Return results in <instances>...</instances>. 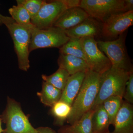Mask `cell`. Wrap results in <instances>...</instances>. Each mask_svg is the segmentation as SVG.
Instances as JSON below:
<instances>
[{
    "mask_svg": "<svg viewBox=\"0 0 133 133\" xmlns=\"http://www.w3.org/2000/svg\"><path fill=\"white\" fill-rule=\"evenodd\" d=\"M101 75L91 70L86 72L83 84L72 105L71 112L67 119L70 125L78 121L91 109L99 90Z\"/></svg>",
    "mask_w": 133,
    "mask_h": 133,
    "instance_id": "cell-1",
    "label": "cell"
},
{
    "mask_svg": "<svg viewBox=\"0 0 133 133\" xmlns=\"http://www.w3.org/2000/svg\"><path fill=\"white\" fill-rule=\"evenodd\" d=\"M130 70L112 66L101 75L99 90L91 109L102 104L110 97L118 96L123 97Z\"/></svg>",
    "mask_w": 133,
    "mask_h": 133,
    "instance_id": "cell-2",
    "label": "cell"
},
{
    "mask_svg": "<svg viewBox=\"0 0 133 133\" xmlns=\"http://www.w3.org/2000/svg\"><path fill=\"white\" fill-rule=\"evenodd\" d=\"M12 37L15 51L17 56L18 66L22 70L27 71L29 69V45L31 39L30 28L17 24L15 22L5 25Z\"/></svg>",
    "mask_w": 133,
    "mask_h": 133,
    "instance_id": "cell-3",
    "label": "cell"
},
{
    "mask_svg": "<svg viewBox=\"0 0 133 133\" xmlns=\"http://www.w3.org/2000/svg\"><path fill=\"white\" fill-rule=\"evenodd\" d=\"M30 52L41 48L59 49L70 39L64 30L54 26L45 29H40L33 26L30 28Z\"/></svg>",
    "mask_w": 133,
    "mask_h": 133,
    "instance_id": "cell-4",
    "label": "cell"
},
{
    "mask_svg": "<svg viewBox=\"0 0 133 133\" xmlns=\"http://www.w3.org/2000/svg\"><path fill=\"white\" fill-rule=\"evenodd\" d=\"M126 35L124 33L113 41H97L98 47L106 56L112 66L126 70L131 68L125 45Z\"/></svg>",
    "mask_w": 133,
    "mask_h": 133,
    "instance_id": "cell-5",
    "label": "cell"
},
{
    "mask_svg": "<svg viewBox=\"0 0 133 133\" xmlns=\"http://www.w3.org/2000/svg\"><path fill=\"white\" fill-rule=\"evenodd\" d=\"M79 7L102 23L112 15L127 12L125 0H81Z\"/></svg>",
    "mask_w": 133,
    "mask_h": 133,
    "instance_id": "cell-6",
    "label": "cell"
},
{
    "mask_svg": "<svg viewBox=\"0 0 133 133\" xmlns=\"http://www.w3.org/2000/svg\"><path fill=\"white\" fill-rule=\"evenodd\" d=\"M2 119L6 124L5 133H38L36 129L29 121L19 104L9 98Z\"/></svg>",
    "mask_w": 133,
    "mask_h": 133,
    "instance_id": "cell-7",
    "label": "cell"
},
{
    "mask_svg": "<svg viewBox=\"0 0 133 133\" xmlns=\"http://www.w3.org/2000/svg\"><path fill=\"white\" fill-rule=\"evenodd\" d=\"M69 8L66 0L45 1L36 16L31 20V23L40 29L51 28Z\"/></svg>",
    "mask_w": 133,
    "mask_h": 133,
    "instance_id": "cell-8",
    "label": "cell"
},
{
    "mask_svg": "<svg viewBox=\"0 0 133 133\" xmlns=\"http://www.w3.org/2000/svg\"><path fill=\"white\" fill-rule=\"evenodd\" d=\"M79 39L90 70L101 74L112 67L108 58L99 49L95 37H86Z\"/></svg>",
    "mask_w": 133,
    "mask_h": 133,
    "instance_id": "cell-9",
    "label": "cell"
},
{
    "mask_svg": "<svg viewBox=\"0 0 133 133\" xmlns=\"http://www.w3.org/2000/svg\"><path fill=\"white\" fill-rule=\"evenodd\" d=\"M133 24V11L111 16L102 23L101 34L105 38H117Z\"/></svg>",
    "mask_w": 133,
    "mask_h": 133,
    "instance_id": "cell-10",
    "label": "cell"
},
{
    "mask_svg": "<svg viewBox=\"0 0 133 133\" xmlns=\"http://www.w3.org/2000/svg\"><path fill=\"white\" fill-rule=\"evenodd\" d=\"M102 24L99 21L89 17L73 28L65 30L70 38H81L86 37H95L101 33Z\"/></svg>",
    "mask_w": 133,
    "mask_h": 133,
    "instance_id": "cell-11",
    "label": "cell"
},
{
    "mask_svg": "<svg viewBox=\"0 0 133 133\" xmlns=\"http://www.w3.org/2000/svg\"><path fill=\"white\" fill-rule=\"evenodd\" d=\"M112 125L114 129L111 133H133L132 105L124 101Z\"/></svg>",
    "mask_w": 133,
    "mask_h": 133,
    "instance_id": "cell-12",
    "label": "cell"
},
{
    "mask_svg": "<svg viewBox=\"0 0 133 133\" xmlns=\"http://www.w3.org/2000/svg\"><path fill=\"white\" fill-rule=\"evenodd\" d=\"M89 17L79 7L70 8L65 10L53 26L66 30L77 26Z\"/></svg>",
    "mask_w": 133,
    "mask_h": 133,
    "instance_id": "cell-13",
    "label": "cell"
},
{
    "mask_svg": "<svg viewBox=\"0 0 133 133\" xmlns=\"http://www.w3.org/2000/svg\"><path fill=\"white\" fill-rule=\"evenodd\" d=\"M86 72H80L69 76L64 89L62 91L60 100L71 106L81 88Z\"/></svg>",
    "mask_w": 133,
    "mask_h": 133,
    "instance_id": "cell-14",
    "label": "cell"
},
{
    "mask_svg": "<svg viewBox=\"0 0 133 133\" xmlns=\"http://www.w3.org/2000/svg\"><path fill=\"white\" fill-rule=\"evenodd\" d=\"M57 62L59 68L64 69L70 76L90 70L85 60L71 55L60 54Z\"/></svg>",
    "mask_w": 133,
    "mask_h": 133,
    "instance_id": "cell-15",
    "label": "cell"
},
{
    "mask_svg": "<svg viewBox=\"0 0 133 133\" xmlns=\"http://www.w3.org/2000/svg\"><path fill=\"white\" fill-rule=\"evenodd\" d=\"M94 109H91L74 124L63 127L58 133H93L92 118Z\"/></svg>",
    "mask_w": 133,
    "mask_h": 133,
    "instance_id": "cell-16",
    "label": "cell"
},
{
    "mask_svg": "<svg viewBox=\"0 0 133 133\" xmlns=\"http://www.w3.org/2000/svg\"><path fill=\"white\" fill-rule=\"evenodd\" d=\"M92 118L93 133H106L109 132L110 125L109 117L103 105H99L95 108Z\"/></svg>",
    "mask_w": 133,
    "mask_h": 133,
    "instance_id": "cell-17",
    "label": "cell"
},
{
    "mask_svg": "<svg viewBox=\"0 0 133 133\" xmlns=\"http://www.w3.org/2000/svg\"><path fill=\"white\" fill-rule=\"evenodd\" d=\"M62 93V91L43 81L42 91L38 93V95L43 104L52 107L55 103L60 99Z\"/></svg>",
    "mask_w": 133,
    "mask_h": 133,
    "instance_id": "cell-18",
    "label": "cell"
},
{
    "mask_svg": "<svg viewBox=\"0 0 133 133\" xmlns=\"http://www.w3.org/2000/svg\"><path fill=\"white\" fill-rule=\"evenodd\" d=\"M60 54L71 55L84 59L86 62V58L80 39L70 38L69 41L59 48Z\"/></svg>",
    "mask_w": 133,
    "mask_h": 133,
    "instance_id": "cell-19",
    "label": "cell"
},
{
    "mask_svg": "<svg viewBox=\"0 0 133 133\" xmlns=\"http://www.w3.org/2000/svg\"><path fill=\"white\" fill-rule=\"evenodd\" d=\"M70 76L65 70L59 68L53 74L49 76L43 75H42V78L43 81L63 91Z\"/></svg>",
    "mask_w": 133,
    "mask_h": 133,
    "instance_id": "cell-20",
    "label": "cell"
},
{
    "mask_svg": "<svg viewBox=\"0 0 133 133\" xmlns=\"http://www.w3.org/2000/svg\"><path fill=\"white\" fill-rule=\"evenodd\" d=\"M11 17L17 24L26 27L33 26L31 22V18L27 10L22 5H14L9 9Z\"/></svg>",
    "mask_w": 133,
    "mask_h": 133,
    "instance_id": "cell-21",
    "label": "cell"
},
{
    "mask_svg": "<svg viewBox=\"0 0 133 133\" xmlns=\"http://www.w3.org/2000/svg\"><path fill=\"white\" fill-rule=\"evenodd\" d=\"M124 100L120 96H112L103 102L102 104L109 117L110 125H112L116 114L121 107Z\"/></svg>",
    "mask_w": 133,
    "mask_h": 133,
    "instance_id": "cell-22",
    "label": "cell"
},
{
    "mask_svg": "<svg viewBox=\"0 0 133 133\" xmlns=\"http://www.w3.org/2000/svg\"><path fill=\"white\" fill-rule=\"evenodd\" d=\"M16 1L17 4L22 5L27 10L31 20L36 16L45 1L17 0Z\"/></svg>",
    "mask_w": 133,
    "mask_h": 133,
    "instance_id": "cell-23",
    "label": "cell"
},
{
    "mask_svg": "<svg viewBox=\"0 0 133 133\" xmlns=\"http://www.w3.org/2000/svg\"><path fill=\"white\" fill-rule=\"evenodd\" d=\"M71 110V106L59 100L52 106L51 111L55 117L63 121L68 118Z\"/></svg>",
    "mask_w": 133,
    "mask_h": 133,
    "instance_id": "cell-24",
    "label": "cell"
},
{
    "mask_svg": "<svg viewBox=\"0 0 133 133\" xmlns=\"http://www.w3.org/2000/svg\"><path fill=\"white\" fill-rule=\"evenodd\" d=\"M124 98L126 102L131 104L133 103V70L132 67L130 70L129 77L127 82Z\"/></svg>",
    "mask_w": 133,
    "mask_h": 133,
    "instance_id": "cell-25",
    "label": "cell"
},
{
    "mask_svg": "<svg viewBox=\"0 0 133 133\" xmlns=\"http://www.w3.org/2000/svg\"><path fill=\"white\" fill-rule=\"evenodd\" d=\"M15 22L11 17L4 16L0 14V26L3 24L5 25Z\"/></svg>",
    "mask_w": 133,
    "mask_h": 133,
    "instance_id": "cell-26",
    "label": "cell"
},
{
    "mask_svg": "<svg viewBox=\"0 0 133 133\" xmlns=\"http://www.w3.org/2000/svg\"><path fill=\"white\" fill-rule=\"evenodd\" d=\"M36 129L38 133H57L52 129L49 127H41Z\"/></svg>",
    "mask_w": 133,
    "mask_h": 133,
    "instance_id": "cell-27",
    "label": "cell"
},
{
    "mask_svg": "<svg viewBox=\"0 0 133 133\" xmlns=\"http://www.w3.org/2000/svg\"><path fill=\"white\" fill-rule=\"evenodd\" d=\"M125 2L127 12L133 11V0H125Z\"/></svg>",
    "mask_w": 133,
    "mask_h": 133,
    "instance_id": "cell-28",
    "label": "cell"
},
{
    "mask_svg": "<svg viewBox=\"0 0 133 133\" xmlns=\"http://www.w3.org/2000/svg\"><path fill=\"white\" fill-rule=\"evenodd\" d=\"M2 119L1 118H0V133H2L4 132V130H3L2 127Z\"/></svg>",
    "mask_w": 133,
    "mask_h": 133,
    "instance_id": "cell-29",
    "label": "cell"
},
{
    "mask_svg": "<svg viewBox=\"0 0 133 133\" xmlns=\"http://www.w3.org/2000/svg\"><path fill=\"white\" fill-rule=\"evenodd\" d=\"M111 133L110 132H107V133Z\"/></svg>",
    "mask_w": 133,
    "mask_h": 133,
    "instance_id": "cell-30",
    "label": "cell"
}]
</instances>
